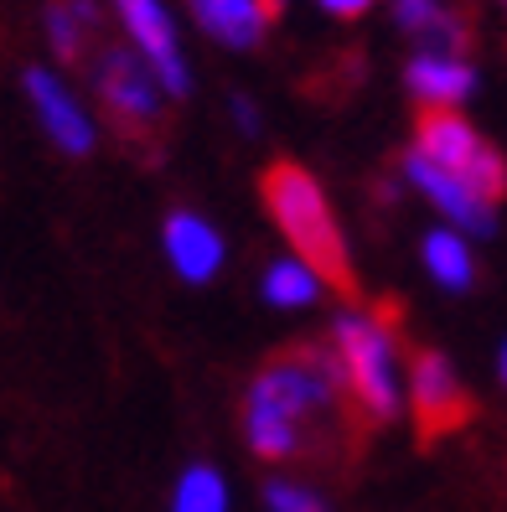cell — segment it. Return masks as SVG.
<instances>
[{"label":"cell","mask_w":507,"mask_h":512,"mask_svg":"<svg viewBox=\"0 0 507 512\" xmlns=\"http://www.w3.org/2000/svg\"><path fill=\"white\" fill-rule=\"evenodd\" d=\"M347 373L337 363V352L326 347H295L280 352L275 363H264L249 383L244 399V435L254 445V456L264 461H290L306 456L321 440V430H332V419H342Z\"/></svg>","instance_id":"1"},{"label":"cell","mask_w":507,"mask_h":512,"mask_svg":"<svg viewBox=\"0 0 507 512\" xmlns=\"http://www.w3.org/2000/svg\"><path fill=\"white\" fill-rule=\"evenodd\" d=\"M259 197L270 207L275 228L285 233L290 254L306 259L321 275V285H332L337 295H357V269L347 254V238H342L337 213H332V202H326L316 176L295 161H275L259 182Z\"/></svg>","instance_id":"2"},{"label":"cell","mask_w":507,"mask_h":512,"mask_svg":"<svg viewBox=\"0 0 507 512\" xmlns=\"http://www.w3.org/2000/svg\"><path fill=\"white\" fill-rule=\"evenodd\" d=\"M332 352L347 373V394L363 409L368 425H389L399 414V363H394V331L378 316H337Z\"/></svg>","instance_id":"3"},{"label":"cell","mask_w":507,"mask_h":512,"mask_svg":"<svg viewBox=\"0 0 507 512\" xmlns=\"http://www.w3.org/2000/svg\"><path fill=\"white\" fill-rule=\"evenodd\" d=\"M414 150H420V156H430L435 166L466 176V182L482 192L487 202H497V197L507 192V161L466 125L456 109H425V119H420V145H414Z\"/></svg>","instance_id":"4"},{"label":"cell","mask_w":507,"mask_h":512,"mask_svg":"<svg viewBox=\"0 0 507 512\" xmlns=\"http://www.w3.org/2000/svg\"><path fill=\"white\" fill-rule=\"evenodd\" d=\"M94 88H99L109 119L125 130V140H130V135H151V130L161 125V94H166V83L156 78V68L145 63L140 52H130V47L99 52Z\"/></svg>","instance_id":"5"},{"label":"cell","mask_w":507,"mask_h":512,"mask_svg":"<svg viewBox=\"0 0 507 512\" xmlns=\"http://www.w3.org/2000/svg\"><path fill=\"white\" fill-rule=\"evenodd\" d=\"M409 404H414V425H420L425 440H440L466 425L471 399L451 368L445 352H414L409 357Z\"/></svg>","instance_id":"6"},{"label":"cell","mask_w":507,"mask_h":512,"mask_svg":"<svg viewBox=\"0 0 507 512\" xmlns=\"http://www.w3.org/2000/svg\"><path fill=\"white\" fill-rule=\"evenodd\" d=\"M119 21L135 42V52L156 68V78L166 83L171 99L187 94V63H182V47H176V21H171V6L166 0H114Z\"/></svg>","instance_id":"7"},{"label":"cell","mask_w":507,"mask_h":512,"mask_svg":"<svg viewBox=\"0 0 507 512\" xmlns=\"http://www.w3.org/2000/svg\"><path fill=\"white\" fill-rule=\"evenodd\" d=\"M404 176H409V182L420 187L461 233H492V202L476 192L466 176L435 166L430 156H420V150H409V156H404Z\"/></svg>","instance_id":"8"},{"label":"cell","mask_w":507,"mask_h":512,"mask_svg":"<svg viewBox=\"0 0 507 512\" xmlns=\"http://www.w3.org/2000/svg\"><path fill=\"white\" fill-rule=\"evenodd\" d=\"M26 99H32L42 130H47V140L57 150H68V156H88V150H94V119L73 104V94L47 68L26 73Z\"/></svg>","instance_id":"9"},{"label":"cell","mask_w":507,"mask_h":512,"mask_svg":"<svg viewBox=\"0 0 507 512\" xmlns=\"http://www.w3.org/2000/svg\"><path fill=\"white\" fill-rule=\"evenodd\" d=\"M161 238H166V259H171V269H176L182 280L202 285V280L218 275V264H223V238H218L213 223H202L197 213H171Z\"/></svg>","instance_id":"10"},{"label":"cell","mask_w":507,"mask_h":512,"mask_svg":"<svg viewBox=\"0 0 507 512\" xmlns=\"http://www.w3.org/2000/svg\"><path fill=\"white\" fill-rule=\"evenodd\" d=\"M404 78H409V94L420 99L425 109H456L471 94V83H476V73L461 63L456 52H435V47H425L420 57H414Z\"/></svg>","instance_id":"11"},{"label":"cell","mask_w":507,"mask_h":512,"mask_svg":"<svg viewBox=\"0 0 507 512\" xmlns=\"http://www.w3.org/2000/svg\"><path fill=\"white\" fill-rule=\"evenodd\" d=\"M192 16L202 21V32H213L228 47H254L270 26L264 0H187Z\"/></svg>","instance_id":"12"},{"label":"cell","mask_w":507,"mask_h":512,"mask_svg":"<svg viewBox=\"0 0 507 512\" xmlns=\"http://www.w3.org/2000/svg\"><path fill=\"white\" fill-rule=\"evenodd\" d=\"M425 269L445 285V290H471L476 280V264H471V249H466V238L461 233H425Z\"/></svg>","instance_id":"13"},{"label":"cell","mask_w":507,"mask_h":512,"mask_svg":"<svg viewBox=\"0 0 507 512\" xmlns=\"http://www.w3.org/2000/svg\"><path fill=\"white\" fill-rule=\"evenodd\" d=\"M94 26H99L94 0H57V6H47V37L57 57H68V63L83 57V37H94Z\"/></svg>","instance_id":"14"},{"label":"cell","mask_w":507,"mask_h":512,"mask_svg":"<svg viewBox=\"0 0 507 512\" xmlns=\"http://www.w3.org/2000/svg\"><path fill=\"white\" fill-rule=\"evenodd\" d=\"M316 285H321V275L306 264V259H280V264H270L264 269V295H270V306H311L316 300Z\"/></svg>","instance_id":"15"},{"label":"cell","mask_w":507,"mask_h":512,"mask_svg":"<svg viewBox=\"0 0 507 512\" xmlns=\"http://www.w3.org/2000/svg\"><path fill=\"white\" fill-rule=\"evenodd\" d=\"M171 512H228V481L213 466H187L171 492Z\"/></svg>","instance_id":"16"},{"label":"cell","mask_w":507,"mask_h":512,"mask_svg":"<svg viewBox=\"0 0 507 512\" xmlns=\"http://www.w3.org/2000/svg\"><path fill=\"white\" fill-rule=\"evenodd\" d=\"M264 512H332V507L301 481H270L264 487Z\"/></svg>","instance_id":"17"},{"label":"cell","mask_w":507,"mask_h":512,"mask_svg":"<svg viewBox=\"0 0 507 512\" xmlns=\"http://www.w3.org/2000/svg\"><path fill=\"white\" fill-rule=\"evenodd\" d=\"M394 16H399L404 32L425 37V32H430V26H435L445 11H440V0H394Z\"/></svg>","instance_id":"18"},{"label":"cell","mask_w":507,"mask_h":512,"mask_svg":"<svg viewBox=\"0 0 507 512\" xmlns=\"http://www.w3.org/2000/svg\"><path fill=\"white\" fill-rule=\"evenodd\" d=\"M316 6L326 11V16H342V21H352V16H363L373 0H316Z\"/></svg>","instance_id":"19"},{"label":"cell","mask_w":507,"mask_h":512,"mask_svg":"<svg viewBox=\"0 0 507 512\" xmlns=\"http://www.w3.org/2000/svg\"><path fill=\"white\" fill-rule=\"evenodd\" d=\"M233 119H238V125H244V130L254 135V125H259V109H254L249 99H233Z\"/></svg>","instance_id":"20"},{"label":"cell","mask_w":507,"mask_h":512,"mask_svg":"<svg viewBox=\"0 0 507 512\" xmlns=\"http://www.w3.org/2000/svg\"><path fill=\"white\" fill-rule=\"evenodd\" d=\"M497 373H502V383H507V342H502V352H497Z\"/></svg>","instance_id":"21"}]
</instances>
